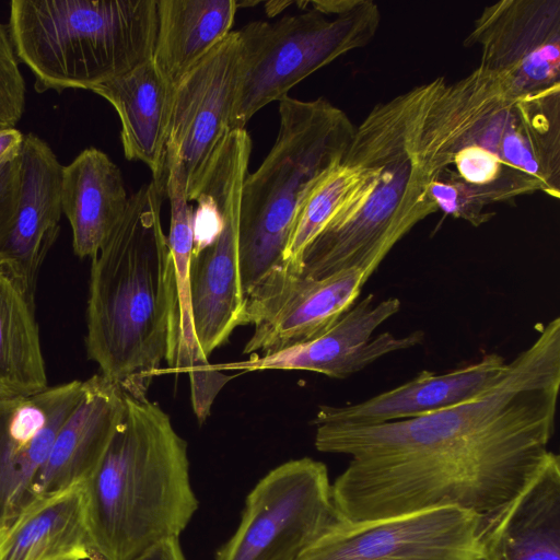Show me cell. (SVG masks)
Returning a JSON list of instances; mask_svg holds the SVG:
<instances>
[{
	"instance_id": "obj_14",
	"label": "cell",
	"mask_w": 560,
	"mask_h": 560,
	"mask_svg": "<svg viewBox=\"0 0 560 560\" xmlns=\"http://www.w3.org/2000/svg\"><path fill=\"white\" fill-rule=\"evenodd\" d=\"M62 167L49 144L30 132L19 155L0 170V259L34 292L60 232Z\"/></svg>"
},
{
	"instance_id": "obj_20",
	"label": "cell",
	"mask_w": 560,
	"mask_h": 560,
	"mask_svg": "<svg viewBox=\"0 0 560 560\" xmlns=\"http://www.w3.org/2000/svg\"><path fill=\"white\" fill-rule=\"evenodd\" d=\"M125 411L126 394L115 381L101 372L82 381L80 398L58 430L30 498L85 481L105 454Z\"/></svg>"
},
{
	"instance_id": "obj_3",
	"label": "cell",
	"mask_w": 560,
	"mask_h": 560,
	"mask_svg": "<svg viewBox=\"0 0 560 560\" xmlns=\"http://www.w3.org/2000/svg\"><path fill=\"white\" fill-rule=\"evenodd\" d=\"M166 183L129 196L126 212L92 257L85 346L101 373L129 396L147 392L178 339L174 264L161 221Z\"/></svg>"
},
{
	"instance_id": "obj_11",
	"label": "cell",
	"mask_w": 560,
	"mask_h": 560,
	"mask_svg": "<svg viewBox=\"0 0 560 560\" xmlns=\"http://www.w3.org/2000/svg\"><path fill=\"white\" fill-rule=\"evenodd\" d=\"M480 522L456 506L369 521L339 518L298 560H478Z\"/></svg>"
},
{
	"instance_id": "obj_26",
	"label": "cell",
	"mask_w": 560,
	"mask_h": 560,
	"mask_svg": "<svg viewBox=\"0 0 560 560\" xmlns=\"http://www.w3.org/2000/svg\"><path fill=\"white\" fill-rule=\"evenodd\" d=\"M236 0H158L152 61L173 86L231 32Z\"/></svg>"
},
{
	"instance_id": "obj_6",
	"label": "cell",
	"mask_w": 560,
	"mask_h": 560,
	"mask_svg": "<svg viewBox=\"0 0 560 560\" xmlns=\"http://www.w3.org/2000/svg\"><path fill=\"white\" fill-rule=\"evenodd\" d=\"M279 117L273 145L242 186L238 260L245 296L282 268L304 203L341 162L355 128L325 97L285 96L279 101Z\"/></svg>"
},
{
	"instance_id": "obj_17",
	"label": "cell",
	"mask_w": 560,
	"mask_h": 560,
	"mask_svg": "<svg viewBox=\"0 0 560 560\" xmlns=\"http://www.w3.org/2000/svg\"><path fill=\"white\" fill-rule=\"evenodd\" d=\"M82 381L0 398V526L28 500L55 438L77 405Z\"/></svg>"
},
{
	"instance_id": "obj_25",
	"label": "cell",
	"mask_w": 560,
	"mask_h": 560,
	"mask_svg": "<svg viewBox=\"0 0 560 560\" xmlns=\"http://www.w3.org/2000/svg\"><path fill=\"white\" fill-rule=\"evenodd\" d=\"M48 387L35 315V292L12 264L0 259V398Z\"/></svg>"
},
{
	"instance_id": "obj_7",
	"label": "cell",
	"mask_w": 560,
	"mask_h": 560,
	"mask_svg": "<svg viewBox=\"0 0 560 560\" xmlns=\"http://www.w3.org/2000/svg\"><path fill=\"white\" fill-rule=\"evenodd\" d=\"M8 26L37 92L91 91L152 58L158 0H13Z\"/></svg>"
},
{
	"instance_id": "obj_27",
	"label": "cell",
	"mask_w": 560,
	"mask_h": 560,
	"mask_svg": "<svg viewBox=\"0 0 560 560\" xmlns=\"http://www.w3.org/2000/svg\"><path fill=\"white\" fill-rule=\"evenodd\" d=\"M26 84L9 26L0 21V128H12L25 109Z\"/></svg>"
},
{
	"instance_id": "obj_18",
	"label": "cell",
	"mask_w": 560,
	"mask_h": 560,
	"mask_svg": "<svg viewBox=\"0 0 560 560\" xmlns=\"http://www.w3.org/2000/svg\"><path fill=\"white\" fill-rule=\"evenodd\" d=\"M508 362L498 353L459 369L434 373L423 370L409 382L366 400L342 406H319L313 424L373 425L412 419L465 402L492 386Z\"/></svg>"
},
{
	"instance_id": "obj_4",
	"label": "cell",
	"mask_w": 560,
	"mask_h": 560,
	"mask_svg": "<svg viewBox=\"0 0 560 560\" xmlns=\"http://www.w3.org/2000/svg\"><path fill=\"white\" fill-rule=\"evenodd\" d=\"M443 77L376 104L354 128L341 165L345 198L305 248L301 273L361 269L366 280L392 248L438 211L419 160L420 130Z\"/></svg>"
},
{
	"instance_id": "obj_1",
	"label": "cell",
	"mask_w": 560,
	"mask_h": 560,
	"mask_svg": "<svg viewBox=\"0 0 560 560\" xmlns=\"http://www.w3.org/2000/svg\"><path fill=\"white\" fill-rule=\"evenodd\" d=\"M560 388V318L478 396L418 418L316 425L315 447L351 457L331 485L339 518L369 521L439 506L481 518L545 463Z\"/></svg>"
},
{
	"instance_id": "obj_8",
	"label": "cell",
	"mask_w": 560,
	"mask_h": 560,
	"mask_svg": "<svg viewBox=\"0 0 560 560\" xmlns=\"http://www.w3.org/2000/svg\"><path fill=\"white\" fill-rule=\"evenodd\" d=\"M380 23L372 0H313L303 13L236 31L240 74L231 129L245 128L259 109L288 96L308 75L366 46Z\"/></svg>"
},
{
	"instance_id": "obj_13",
	"label": "cell",
	"mask_w": 560,
	"mask_h": 560,
	"mask_svg": "<svg viewBox=\"0 0 560 560\" xmlns=\"http://www.w3.org/2000/svg\"><path fill=\"white\" fill-rule=\"evenodd\" d=\"M358 268L312 278L281 268L245 296L243 325L254 332L243 353L267 355L319 337L355 303L366 282Z\"/></svg>"
},
{
	"instance_id": "obj_12",
	"label": "cell",
	"mask_w": 560,
	"mask_h": 560,
	"mask_svg": "<svg viewBox=\"0 0 560 560\" xmlns=\"http://www.w3.org/2000/svg\"><path fill=\"white\" fill-rule=\"evenodd\" d=\"M240 74L236 31L197 62L174 86L166 161L184 173L189 201L196 200L231 129Z\"/></svg>"
},
{
	"instance_id": "obj_30",
	"label": "cell",
	"mask_w": 560,
	"mask_h": 560,
	"mask_svg": "<svg viewBox=\"0 0 560 560\" xmlns=\"http://www.w3.org/2000/svg\"><path fill=\"white\" fill-rule=\"evenodd\" d=\"M291 0H271L265 2V11L269 18H273L284 11L288 7L294 4Z\"/></svg>"
},
{
	"instance_id": "obj_23",
	"label": "cell",
	"mask_w": 560,
	"mask_h": 560,
	"mask_svg": "<svg viewBox=\"0 0 560 560\" xmlns=\"http://www.w3.org/2000/svg\"><path fill=\"white\" fill-rule=\"evenodd\" d=\"M91 91L118 114L126 159L144 163L152 179L166 183V138L174 86L152 59Z\"/></svg>"
},
{
	"instance_id": "obj_19",
	"label": "cell",
	"mask_w": 560,
	"mask_h": 560,
	"mask_svg": "<svg viewBox=\"0 0 560 560\" xmlns=\"http://www.w3.org/2000/svg\"><path fill=\"white\" fill-rule=\"evenodd\" d=\"M478 560H560V458L550 451L509 502L481 518Z\"/></svg>"
},
{
	"instance_id": "obj_10",
	"label": "cell",
	"mask_w": 560,
	"mask_h": 560,
	"mask_svg": "<svg viewBox=\"0 0 560 560\" xmlns=\"http://www.w3.org/2000/svg\"><path fill=\"white\" fill-rule=\"evenodd\" d=\"M250 152L247 130L232 129L201 187L214 197L222 213L219 235L208 246L191 253L189 267L194 327L207 358L243 325L245 295L240 273L238 230L242 186Z\"/></svg>"
},
{
	"instance_id": "obj_16",
	"label": "cell",
	"mask_w": 560,
	"mask_h": 560,
	"mask_svg": "<svg viewBox=\"0 0 560 560\" xmlns=\"http://www.w3.org/2000/svg\"><path fill=\"white\" fill-rule=\"evenodd\" d=\"M370 293L354 304L331 328L317 338L267 354L213 364L218 371L255 372L264 370H298L316 372L334 378H346L380 358L419 346L422 330L402 337L385 331L373 336L377 327L399 312L397 298L374 301Z\"/></svg>"
},
{
	"instance_id": "obj_9",
	"label": "cell",
	"mask_w": 560,
	"mask_h": 560,
	"mask_svg": "<svg viewBox=\"0 0 560 560\" xmlns=\"http://www.w3.org/2000/svg\"><path fill=\"white\" fill-rule=\"evenodd\" d=\"M339 520L327 467L308 457L279 465L246 498L214 560H298Z\"/></svg>"
},
{
	"instance_id": "obj_5",
	"label": "cell",
	"mask_w": 560,
	"mask_h": 560,
	"mask_svg": "<svg viewBox=\"0 0 560 560\" xmlns=\"http://www.w3.org/2000/svg\"><path fill=\"white\" fill-rule=\"evenodd\" d=\"M84 499L90 560H135L179 538L198 500L187 443L156 402L126 394L124 418L84 481Z\"/></svg>"
},
{
	"instance_id": "obj_28",
	"label": "cell",
	"mask_w": 560,
	"mask_h": 560,
	"mask_svg": "<svg viewBox=\"0 0 560 560\" xmlns=\"http://www.w3.org/2000/svg\"><path fill=\"white\" fill-rule=\"evenodd\" d=\"M24 135L15 127L0 128V170L20 153Z\"/></svg>"
},
{
	"instance_id": "obj_31",
	"label": "cell",
	"mask_w": 560,
	"mask_h": 560,
	"mask_svg": "<svg viewBox=\"0 0 560 560\" xmlns=\"http://www.w3.org/2000/svg\"><path fill=\"white\" fill-rule=\"evenodd\" d=\"M260 3V1H256V0H244V1H236V7L237 9L241 7V8H248V7H254L256 4Z\"/></svg>"
},
{
	"instance_id": "obj_22",
	"label": "cell",
	"mask_w": 560,
	"mask_h": 560,
	"mask_svg": "<svg viewBox=\"0 0 560 560\" xmlns=\"http://www.w3.org/2000/svg\"><path fill=\"white\" fill-rule=\"evenodd\" d=\"M171 220L167 243L172 255L178 302V339L171 372L187 373L196 417L203 422L220 389L232 378L209 363L200 349L192 319L189 267L194 246V210L186 192L183 173L171 167L166 178Z\"/></svg>"
},
{
	"instance_id": "obj_15",
	"label": "cell",
	"mask_w": 560,
	"mask_h": 560,
	"mask_svg": "<svg viewBox=\"0 0 560 560\" xmlns=\"http://www.w3.org/2000/svg\"><path fill=\"white\" fill-rule=\"evenodd\" d=\"M479 67L509 78L520 93L560 84V0H502L483 8L464 40Z\"/></svg>"
},
{
	"instance_id": "obj_24",
	"label": "cell",
	"mask_w": 560,
	"mask_h": 560,
	"mask_svg": "<svg viewBox=\"0 0 560 560\" xmlns=\"http://www.w3.org/2000/svg\"><path fill=\"white\" fill-rule=\"evenodd\" d=\"M129 201L119 167L88 148L62 167L61 209L80 258L93 257L124 217Z\"/></svg>"
},
{
	"instance_id": "obj_21",
	"label": "cell",
	"mask_w": 560,
	"mask_h": 560,
	"mask_svg": "<svg viewBox=\"0 0 560 560\" xmlns=\"http://www.w3.org/2000/svg\"><path fill=\"white\" fill-rule=\"evenodd\" d=\"M0 560H90L84 481L31 497L0 526Z\"/></svg>"
},
{
	"instance_id": "obj_2",
	"label": "cell",
	"mask_w": 560,
	"mask_h": 560,
	"mask_svg": "<svg viewBox=\"0 0 560 560\" xmlns=\"http://www.w3.org/2000/svg\"><path fill=\"white\" fill-rule=\"evenodd\" d=\"M419 160L438 211L474 226L497 203L560 197V84L520 93L508 77L475 68L443 79L422 120Z\"/></svg>"
},
{
	"instance_id": "obj_29",
	"label": "cell",
	"mask_w": 560,
	"mask_h": 560,
	"mask_svg": "<svg viewBox=\"0 0 560 560\" xmlns=\"http://www.w3.org/2000/svg\"><path fill=\"white\" fill-rule=\"evenodd\" d=\"M135 560H186L179 538H170L153 546Z\"/></svg>"
}]
</instances>
